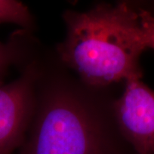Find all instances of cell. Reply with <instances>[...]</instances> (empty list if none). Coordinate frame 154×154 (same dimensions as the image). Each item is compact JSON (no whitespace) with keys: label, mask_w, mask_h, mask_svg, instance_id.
<instances>
[{"label":"cell","mask_w":154,"mask_h":154,"mask_svg":"<svg viewBox=\"0 0 154 154\" xmlns=\"http://www.w3.org/2000/svg\"><path fill=\"white\" fill-rule=\"evenodd\" d=\"M61 59L92 88L142 78L140 59L147 49L138 11L127 4L99 5L65 15Z\"/></svg>","instance_id":"obj_1"},{"label":"cell","mask_w":154,"mask_h":154,"mask_svg":"<svg viewBox=\"0 0 154 154\" xmlns=\"http://www.w3.org/2000/svg\"><path fill=\"white\" fill-rule=\"evenodd\" d=\"M114 115L75 88L56 86L43 94L21 154H133Z\"/></svg>","instance_id":"obj_2"},{"label":"cell","mask_w":154,"mask_h":154,"mask_svg":"<svg viewBox=\"0 0 154 154\" xmlns=\"http://www.w3.org/2000/svg\"><path fill=\"white\" fill-rule=\"evenodd\" d=\"M116 125L134 154H154V90L141 78L125 82L123 93L112 102Z\"/></svg>","instance_id":"obj_3"},{"label":"cell","mask_w":154,"mask_h":154,"mask_svg":"<svg viewBox=\"0 0 154 154\" xmlns=\"http://www.w3.org/2000/svg\"><path fill=\"white\" fill-rule=\"evenodd\" d=\"M33 70L8 85H0V154H12L20 146L35 108Z\"/></svg>","instance_id":"obj_4"},{"label":"cell","mask_w":154,"mask_h":154,"mask_svg":"<svg viewBox=\"0 0 154 154\" xmlns=\"http://www.w3.org/2000/svg\"><path fill=\"white\" fill-rule=\"evenodd\" d=\"M4 23L28 28L32 24V16L28 7L20 1L0 0V24Z\"/></svg>","instance_id":"obj_5"},{"label":"cell","mask_w":154,"mask_h":154,"mask_svg":"<svg viewBox=\"0 0 154 154\" xmlns=\"http://www.w3.org/2000/svg\"><path fill=\"white\" fill-rule=\"evenodd\" d=\"M138 15L146 47L154 50V15L146 10H139Z\"/></svg>","instance_id":"obj_6"},{"label":"cell","mask_w":154,"mask_h":154,"mask_svg":"<svg viewBox=\"0 0 154 154\" xmlns=\"http://www.w3.org/2000/svg\"><path fill=\"white\" fill-rule=\"evenodd\" d=\"M133 154H134V153H133Z\"/></svg>","instance_id":"obj_7"}]
</instances>
